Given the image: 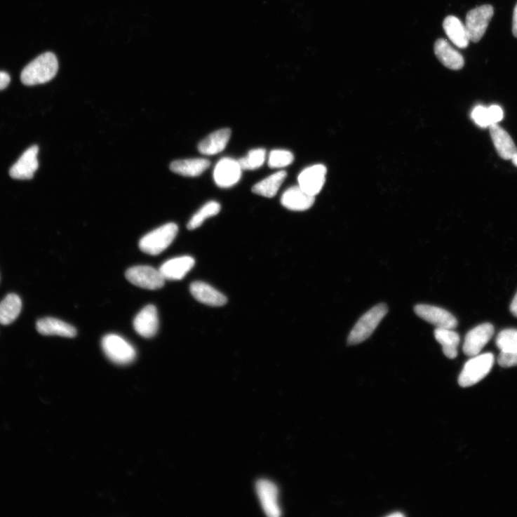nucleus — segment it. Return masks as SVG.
<instances>
[{
	"label": "nucleus",
	"mask_w": 517,
	"mask_h": 517,
	"mask_svg": "<svg viewBox=\"0 0 517 517\" xmlns=\"http://www.w3.org/2000/svg\"><path fill=\"white\" fill-rule=\"evenodd\" d=\"M404 516L405 515L403 513H401V512L394 513H391V514H389V516H390V517L391 516H393V517L394 516Z\"/></svg>",
	"instance_id": "obj_36"
},
{
	"label": "nucleus",
	"mask_w": 517,
	"mask_h": 517,
	"mask_svg": "<svg viewBox=\"0 0 517 517\" xmlns=\"http://www.w3.org/2000/svg\"><path fill=\"white\" fill-rule=\"evenodd\" d=\"M490 117L492 125L498 124L504 117V112L502 109L497 105H492L488 107Z\"/></svg>",
	"instance_id": "obj_32"
},
{
	"label": "nucleus",
	"mask_w": 517,
	"mask_h": 517,
	"mask_svg": "<svg viewBox=\"0 0 517 517\" xmlns=\"http://www.w3.org/2000/svg\"><path fill=\"white\" fill-rule=\"evenodd\" d=\"M494 333L493 325L488 323L479 325L470 330L465 337L463 347L464 354L471 357L479 354L493 337Z\"/></svg>",
	"instance_id": "obj_9"
},
{
	"label": "nucleus",
	"mask_w": 517,
	"mask_h": 517,
	"mask_svg": "<svg viewBox=\"0 0 517 517\" xmlns=\"http://www.w3.org/2000/svg\"><path fill=\"white\" fill-rule=\"evenodd\" d=\"M195 265V260L190 256H182L168 260L161 268L163 278L168 281L184 279Z\"/></svg>",
	"instance_id": "obj_15"
},
{
	"label": "nucleus",
	"mask_w": 517,
	"mask_h": 517,
	"mask_svg": "<svg viewBox=\"0 0 517 517\" xmlns=\"http://www.w3.org/2000/svg\"><path fill=\"white\" fill-rule=\"evenodd\" d=\"M126 276L134 286L147 290L161 289L166 282L160 270L149 266L131 267L127 270Z\"/></svg>",
	"instance_id": "obj_7"
},
{
	"label": "nucleus",
	"mask_w": 517,
	"mask_h": 517,
	"mask_svg": "<svg viewBox=\"0 0 517 517\" xmlns=\"http://www.w3.org/2000/svg\"><path fill=\"white\" fill-rule=\"evenodd\" d=\"M39 148L36 145L28 148L10 170L11 176L18 180L32 179L39 168Z\"/></svg>",
	"instance_id": "obj_13"
},
{
	"label": "nucleus",
	"mask_w": 517,
	"mask_h": 517,
	"mask_svg": "<svg viewBox=\"0 0 517 517\" xmlns=\"http://www.w3.org/2000/svg\"><path fill=\"white\" fill-rule=\"evenodd\" d=\"M242 170L238 161L231 158L222 159L217 163L214 171L216 184L222 189L234 187L240 180Z\"/></svg>",
	"instance_id": "obj_10"
},
{
	"label": "nucleus",
	"mask_w": 517,
	"mask_h": 517,
	"mask_svg": "<svg viewBox=\"0 0 517 517\" xmlns=\"http://www.w3.org/2000/svg\"><path fill=\"white\" fill-rule=\"evenodd\" d=\"M221 210V205L216 201H209L203 205L192 217L187 227L189 230H194L200 227L206 220L215 217Z\"/></svg>",
	"instance_id": "obj_27"
},
{
	"label": "nucleus",
	"mask_w": 517,
	"mask_h": 517,
	"mask_svg": "<svg viewBox=\"0 0 517 517\" xmlns=\"http://www.w3.org/2000/svg\"><path fill=\"white\" fill-rule=\"evenodd\" d=\"M11 83V76L4 72H0V90L5 89Z\"/></svg>",
	"instance_id": "obj_33"
},
{
	"label": "nucleus",
	"mask_w": 517,
	"mask_h": 517,
	"mask_svg": "<svg viewBox=\"0 0 517 517\" xmlns=\"http://www.w3.org/2000/svg\"><path fill=\"white\" fill-rule=\"evenodd\" d=\"M445 32L452 43L458 48L468 47L470 39L466 25L457 18L447 17L443 22Z\"/></svg>",
	"instance_id": "obj_22"
},
{
	"label": "nucleus",
	"mask_w": 517,
	"mask_h": 517,
	"mask_svg": "<svg viewBox=\"0 0 517 517\" xmlns=\"http://www.w3.org/2000/svg\"><path fill=\"white\" fill-rule=\"evenodd\" d=\"M58 70V62L53 53H45L30 62L22 72L21 81L26 86L46 83L52 80Z\"/></svg>",
	"instance_id": "obj_1"
},
{
	"label": "nucleus",
	"mask_w": 517,
	"mask_h": 517,
	"mask_svg": "<svg viewBox=\"0 0 517 517\" xmlns=\"http://www.w3.org/2000/svg\"><path fill=\"white\" fill-rule=\"evenodd\" d=\"M327 169L321 164L304 169L298 176V186L308 194L315 196L322 190Z\"/></svg>",
	"instance_id": "obj_11"
},
{
	"label": "nucleus",
	"mask_w": 517,
	"mask_h": 517,
	"mask_svg": "<svg viewBox=\"0 0 517 517\" xmlns=\"http://www.w3.org/2000/svg\"><path fill=\"white\" fill-rule=\"evenodd\" d=\"M512 32L513 36L517 38V4L515 6L513 14Z\"/></svg>",
	"instance_id": "obj_34"
},
{
	"label": "nucleus",
	"mask_w": 517,
	"mask_h": 517,
	"mask_svg": "<svg viewBox=\"0 0 517 517\" xmlns=\"http://www.w3.org/2000/svg\"><path fill=\"white\" fill-rule=\"evenodd\" d=\"M415 312L419 318L437 328L454 329L458 325L457 319L448 311L438 307L420 304L415 307Z\"/></svg>",
	"instance_id": "obj_12"
},
{
	"label": "nucleus",
	"mask_w": 517,
	"mask_h": 517,
	"mask_svg": "<svg viewBox=\"0 0 517 517\" xmlns=\"http://www.w3.org/2000/svg\"><path fill=\"white\" fill-rule=\"evenodd\" d=\"M256 491L264 512L269 517L281 516L278 502L279 492L277 485L266 479L257 481Z\"/></svg>",
	"instance_id": "obj_8"
},
{
	"label": "nucleus",
	"mask_w": 517,
	"mask_h": 517,
	"mask_svg": "<svg viewBox=\"0 0 517 517\" xmlns=\"http://www.w3.org/2000/svg\"><path fill=\"white\" fill-rule=\"evenodd\" d=\"M210 165L209 160L205 159H191L173 162L170 166L172 172L186 177L201 175Z\"/></svg>",
	"instance_id": "obj_23"
},
{
	"label": "nucleus",
	"mask_w": 517,
	"mask_h": 517,
	"mask_svg": "<svg viewBox=\"0 0 517 517\" xmlns=\"http://www.w3.org/2000/svg\"><path fill=\"white\" fill-rule=\"evenodd\" d=\"M513 164L517 167V155L514 156V158L511 160Z\"/></svg>",
	"instance_id": "obj_37"
},
{
	"label": "nucleus",
	"mask_w": 517,
	"mask_h": 517,
	"mask_svg": "<svg viewBox=\"0 0 517 517\" xmlns=\"http://www.w3.org/2000/svg\"><path fill=\"white\" fill-rule=\"evenodd\" d=\"M471 118L474 123L482 128H490L492 126L488 107L476 106L471 112Z\"/></svg>",
	"instance_id": "obj_31"
},
{
	"label": "nucleus",
	"mask_w": 517,
	"mask_h": 517,
	"mask_svg": "<svg viewBox=\"0 0 517 517\" xmlns=\"http://www.w3.org/2000/svg\"><path fill=\"white\" fill-rule=\"evenodd\" d=\"M492 6L485 5L470 11L466 18V27L470 41L478 43L483 37L494 15Z\"/></svg>",
	"instance_id": "obj_6"
},
{
	"label": "nucleus",
	"mask_w": 517,
	"mask_h": 517,
	"mask_svg": "<svg viewBox=\"0 0 517 517\" xmlns=\"http://www.w3.org/2000/svg\"><path fill=\"white\" fill-rule=\"evenodd\" d=\"M177 232L175 224H166L145 235L139 242L140 249L146 254L158 255L172 244Z\"/></svg>",
	"instance_id": "obj_2"
},
{
	"label": "nucleus",
	"mask_w": 517,
	"mask_h": 517,
	"mask_svg": "<svg viewBox=\"0 0 517 517\" xmlns=\"http://www.w3.org/2000/svg\"><path fill=\"white\" fill-rule=\"evenodd\" d=\"M266 160V150L263 148L252 149L246 158L238 161L242 170H253L262 167Z\"/></svg>",
	"instance_id": "obj_29"
},
{
	"label": "nucleus",
	"mask_w": 517,
	"mask_h": 517,
	"mask_svg": "<svg viewBox=\"0 0 517 517\" xmlns=\"http://www.w3.org/2000/svg\"><path fill=\"white\" fill-rule=\"evenodd\" d=\"M286 177L287 173L285 170L274 173L257 182L253 187V192L264 197L272 198L276 196Z\"/></svg>",
	"instance_id": "obj_24"
},
{
	"label": "nucleus",
	"mask_w": 517,
	"mask_h": 517,
	"mask_svg": "<svg viewBox=\"0 0 517 517\" xmlns=\"http://www.w3.org/2000/svg\"><path fill=\"white\" fill-rule=\"evenodd\" d=\"M22 309V301L15 294H9L0 302V323L8 325L18 317Z\"/></svg>",
	"instance_id": "obj_26"
},
{
	"label": "nucleus",
	"mask_w": 517,
	"mask_h": 517,
	"mask_svg": "<svg viewBox=\"0 0 517 517\" xmlns=\"http://www.w3.org/2000/svg\"><path fill=\"white\" fill-rule=\"evenodd\" d=\"M102 347L106 356L119 365L128 364L136 357V351L133 346L116 334L105 336L102 340Z\"/></svg>",
	"instance_id": "obj_5"
},
{
	"label": "nucleus",
	"mask_w": 517,
	"mask_h": 517,
	"mask_svg": "<svg viewBox=\"0 0 517 517\" xmlns=\"http://www.w3.org/2000/svg\"><path fill=\"white\" fill-rule=\"evenodd\" d=\"M494 363L495 356L492 353L472 356L464 365L459 376L460 386L469 387L477 384L489 375Z\"/></svg>",
	"instance_id": "obj_4"
},
{
	"label": "nucleus",
	"mask_w": 517,
	"mask_h": 517,
	"mask_svg": "<svg viewBox=\"0 0 517 517\" xmlns=\"http://www.w3.org/2000/svg\"><path fill=\"white\" fill-rule=\"evenodd\" d=\"M387 312L385 304H379L361 316L349 334L348 344H358L370 338Z\"/></svg>",
	"instance_id": "obj_3"
},
{
	"label": "nucleus",
	"mask_w": 517,
	"mask_h": 517,
	"mask_svg": "<svg viewBox=\"0 0 517 517\" xmlns=\"http://www.w3.org/2000/svg\"><path fill=\"white\" fill-rule=\"evenodd\" d=\"M190 290L196 300L207 306L220 307L226 305L227 302L225 295L203 282L193 283Z\"/></svg>",
	"instance_id": "obj_16"
},
{
	"label": "nucleus",
	"mask_w": 517,
	"mask_h": 517,
	"mask_svg": "<svg viewBox=\"0 0 517 517\" xmlns=\"http://www.w3.org/2000/svg\"><path fill=\"white\" fill-rule=\"evenodd\" d=\"M496 344L501 351L517 354V330L505 329L501 331Z\"/></svg>",
	"instance_id": "obj_28"
},
{
	"label": "nucleus",
	"mask_w": 517,
	"mask_h": 517,
	"mask_svg": "<svg viewBox=\"0 0 517 517\" xmlns=\"http://www.w3.org/2000/svg\"><path fill=\"white\" fill-rule=\"evenodd\" d=\"M37 330L44 336H58L67 338H74L76 329L65 323L54 318H44L36 323Z\"/></svg>",
	"instance_id": "obj_18"
},
{
	"label": "nucleus",
	"mask_w": 517,
	"mask_h": 517,
	"mask_svg": "<svg viewBox=\"0 0 517 517\" xmlns=\"http://www.w3.org/2000/svg\"><path fill=\"white\" fill-rule=\"evenodd\" d=\"M314 202L315 196L308 194L299 186L286 190L281 199L283 206L295 211L307 210L313 206Z\"/></svg>",
	"instance_id": "obj_19"
},
{
	"label": "nucleus",
	"mask_w": 517,
	"mask_h": 517,
	"mask_svg": "<svg viewBox=\"0 0 517 517\" xmlns=\"http://www.w3.org/2000/svg\"><path fill=\"white\" fill-rule=\"evenodd\" d=\"M134 328L141 337L149 339L154 337L158 332L159 320L158 311L154 305L145 307L135 317L133 322Z\"/></svg>",
	"instance_id": "obj_14"
},
{
	"label": "nucleus",
	"mask_w": 517,
	"mask_h": 517,
	"mask_svg": "<svg viewBox=\"0 0 517 517\" xmlns=\"http://www.w3.org/2000/svg\"><path fill=\"white\" fill-rule=\"evenodd\" d=\"M434 336L448 358L452 359L457 356L460 343V337L457 333L452 329L437 328L434 330Z\"/></svg>",
	"instance_id": "obj_25"
},
{
	"label": "nucleus",
	"mask_w": 517,
	"mask_h": 517,
	"mask_svg": "<svg viewBox=\"0 0 517 517\" xmlns=\"http://www.w3.org/2000/svg\"><path fill=\"white\" fill-rule=\"evenodd\" d=\"M436 57L440 62L451 70H460L464 67L463 55L454 49L445 39H438L434 47Z\"/></svg>",
	"instance_id": "obj_17"
},
{
	"label": "nucleus",
	"mask_w": 517,
	"mask_h": 517,
	"mask_svg": "<svg viewBox=\"0 0 517 517\" xmlns=\"http://www.w3.org/2000/svg\"><path fill=\"white\" fill-rule=\"evenodd\" d=\"M294 161V156L291 152L285 149H274L271 152L268 166L271 168H285Z\"/></svg>",
	"instance_id": "obj_30"
},
{
	"label": "nucleus",
	"mask_w": 517,
	"mask_h": 517,
	"mask_svg": "<svg viewBox=\"0 0 517 517\" xmlns=\"http://www.w3.org/2000/svg\"><path fill=\"white\" fill-rule=\"evenodd\" d=\"M510 311L513 316L517 318V293L511 303Z\"/></svg>",
	"instance_id": "obj_35"
},
{
	"label": "nucleus",
	"mask_w": 517,
	"mask_h": 517,
	"mask_svg": "<svg viewBox=\"0 0 517 517\" xmlns=\"http://www.w3.org/2000/svg\"><path fill=\"white\" fill-rule=\"evenodd\" d=\"M231 135V130L228 128L211 133L199 143V153L205 156H215L222 153L226 148Z\"/></svg>",
	"instance_id": "obj_21"
},
{
	"label": "nucleus",
	"mask_w": 517,
	"mask_h": 517,
	"mask_svg": "<svg viewBox=\"0 0 517 517\" xmlns=\"http://www.w3.org/2000/svg\"><path fill=\"white\" fill-rule=\"evenodd\" d=\"M490 130L499 156L511 161L517 155V148L510 135L498 124L491 126Z\"/></svg>",
	"instance_id": "obj_20"
}]
</instances>
